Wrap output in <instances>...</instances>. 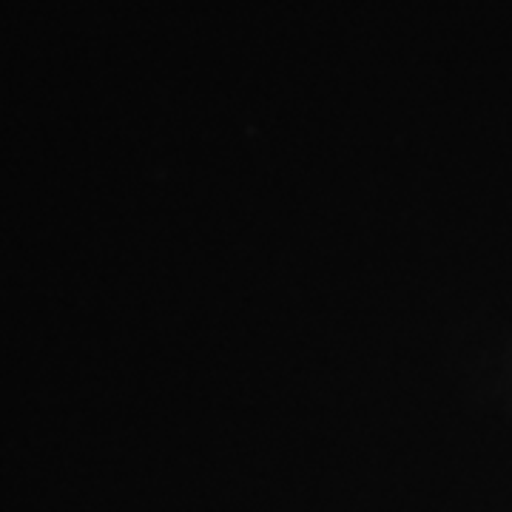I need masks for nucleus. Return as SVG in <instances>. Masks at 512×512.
<instances>
[]
</instances>
